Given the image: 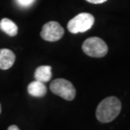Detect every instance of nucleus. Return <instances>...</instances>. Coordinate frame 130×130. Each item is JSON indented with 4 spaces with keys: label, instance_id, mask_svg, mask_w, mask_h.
<instances>
[{
    "label": "nucleus",
    "instance_id": "9",
    "mask_svg": "<svg viewBox=\"0 0 130 130\" xmlns=\"http://www.w3.org/2000/svg\"><path fill=\"white\" fill-rule=\"evenodd\" d=\"M0 29L9 36H15L18 34V26L14 22L7 18L0 21Z\"/></svg>",
    "mask_w": 130,
    "mask_h": 130
},
{
    "label": "nucleus",
    "instance_id": "1",
    "mask_svg": "<svg viewBox=\"0 0 130 130\" xmlns=\"http://www.w3.org/2000/svg\"><path fill=\"white\" fill-rule=\"evenodd\" d=\"M122 109L120 100L116 96H108L103 99L98 106L96 118L101 123H110L119 115Z\"/></svg>",
    "mask_w": 130,
    "mask_h": 130
},
{
    "label": "nucleus",
    "instance_id": "10",
    "mask_svg": "<svg viewBox=\"0 0 130 130\" xmlns=\"http://www.w3.org/2000/svg\"><path fill=\"white\" fill-rule=\"evenodd\" d=\"M35 0H18L19 4L22 6H29L34 3Z\"/></svg>",
    "mask_w": 130,
    "mask_h": 130
},
{
    "label": "nucleus",
    "instance_id": "5",
    "mask_svg": "<svg viewBox=\"0 0 130 130\" xmlns=\"http://www.w3.org/2000/svg\"><path fill=\"white\" fill-rule=\"evenodd\" d=\"M64 35V29L59 23L56 21H51L43 26L40 32V36L46 41H57L62 38Z\"/></svg>",
    "mask_w": 130,
    "mask_h": 130
},
{
    "label": "nucleus",
    "instance_id": "13",
    "mask_svg": "<svg viewBox=\"0 0 130 130\" xmlns=\"http://www.w3.org/2000/svg\"><path fill=\"white\" fill-rule=\"evenodd\" d=\"M0 113H1V105H0Z\"/></svg>",
    "mask_w": 130,
    "mask_h": 130
},
{
    "label": "nucleus",
    "instance_id": "7",
    "mask_svg": "<svg viewBox=\"0 0 130 130\" xmlns=\"http://www.w3.org/2000/svg\"><path fill=\"white\" fill-rule=\"evenodd\" d=\"M27 90H28V92L30 96H35V98H42L47 92L45 83L36 81V80L29 84Z\"/></svg>",
    "mask_w": 130,
    "mask_h": 130
},
{
    "label": "nucleus",
    "instance_id": "8",
    "mask_svg": "<svg viewBox=\"0 0 130 130\" xmlns=\"http://www.w3.org/2000/svg\"><path fill=\"white\" fill-rule=\"evenodd\" d=\"M52 77L51 66H40L35 71V78L36 81L41 82H48Z\"/></svg>",
    "mask_w": 130,
    "mask_h": 130
},
{
    "label": "nucleus",
    "instance_id": "4",
    "mask_svg": "<svg viewBox=\"0 0 130 130\" xmlns=\"http://www.w3.org/2000/svg\"><path fill=\"white\" fill-rule=\"evenodd\" d=\"M82 50L87 56L100 58L106 56L108 48L107 44L102 39L98 37H91L84 41Z\"/></svg>",
    "mask_w": 130,
    "mask_h": 130
},
{
    "label": "nucleus",
    "instance_id": "2",
    "mask_svg": "<svg viewBox=\"0 0 130 130\" xmlns=\"http://www.w3.org/2000/svg\"><path fill=\"white\" fill-rule=\"evenodd\" d=\"M95 19L88 13H82L68 22L67 29L72 34H78L87 31L92 27Z\"/></svg>",
    "mask_w": 130,
    "mask_h": 130
},
{
    "label": "nucleus",
    "instance_id": "6",
    "mask_svg": "<svg viewBox=\"0 0 130 130\" xmlns=\"http://www.w3.org/2000/svg\"><path fill=\"white\" fill-rule=\"evenodd\" d=\"M15 61L14 53L9 49L0 50V69L8 70L11 68Z\"/></svg>",
    "mask_w": 130,
    "mask_h": 130
},
{
    "label": "nucleus",
    "instance_id": "3",
    "mask_svg": "<svg viewBox=\"0 0 130 130\" xmlns=\"http://www.w3.org/2000/svg\"><path fill=\"white\" fill-rule=\"evenodd\" d=\"M51 91L54 94L60 96L65 100L72 101L76 96V89L71 82L63 78L54 80L50 86Z\"/></svg>",
    "mask_w": 130,
    "mask_h": 130
},
{
    "label": "nucleus",
    "instance_id": "11",
    "mask_svg": "<svg viewBox=\"0 0 130 130\" xmlns=\"http://www.w3.org/2000/svg\"><path fill=\"white\" fill-rule=\"evenodd\" d=\"M86 1L91 3V4H102V3L106 2L107 0H86Z\"/></svg>",
    "mask_w": 130,
    "mask_h": 130
},
{
    "label": "nucleus",
    "instance_id": "12",
    "mask_svg": "<svg viewBox=\"0 0 130 130\" xmlns=\"http://www.w3.org/2000/svg\"><path fill=\"white\" fill-rule=\"evenodd\" d=\"M8 130H20V129L19 128L18 126H16V125H11V126L9 127Z\"/></svg>",
    "mask_w": 130,
    "mask_h": 130
}]
</instances>
